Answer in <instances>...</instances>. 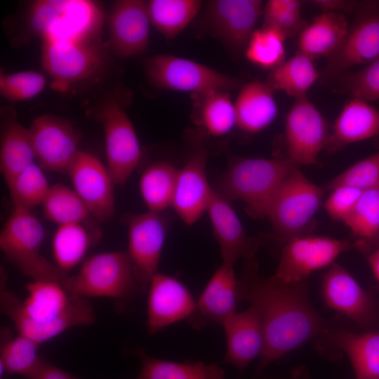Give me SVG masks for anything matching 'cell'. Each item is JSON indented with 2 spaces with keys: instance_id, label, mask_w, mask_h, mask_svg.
I'll use <instances>...</instances> for the list:
<instances>
[{
  "instance_id": "2e32d148",
  "label": "cell",
  "mask_w": 379,
  "mask_h": 379,
  "mask_svg": "<svg viewBox=\"0 0 379 379\" xmlns=\"http://www.w3.org/2000/svg\"><path fill=\"white\" fill-rule=\"evenodd\" d=\"M161 213L148 211L128 219V251L140 288L147 291L158 267L167 234Z\"/></svg>"
},
{
  "instance_id": "277c9868",
  "label": "cell",
  "mask_w": 379,
  "mask_h": 379,
  "mask_svg": "<svg viewBox=\"0 0 379 379\" xmlns=\"http://www.w3.org/2000/svg\"><path fill=\"white\" fill-rule=\"evenodd\" d=\"M27 31L45 40L100 41L105 15L88 0H37L27 13Z\"/></svg>"
},
{
  "instance_id": "ffe728a7",
  "label": "cell",
  "mask_w": 379,
  "mask_h": 379,
  "mask_svg": "<svg viewBox=\"0 0 379 379\" xmlns=\"http://www.w3.org/2000/svg\"><path fill=\"white\" fill-rule=\"evenodd\" d=\"M259 0H214L207 7L209 25L215 34L234 51L244 50L262 15Z\"/></svg>"
},
{
  "instance_id": "7c38bea8",
  "label": "cell",
  "mask_w": 379,
  "mask_h": 379,
  "mask_svg": "<svg viewBox=\"0 0 379 379\" xmlns=\"http://www.w3.org/2000/svg\"><path fill=\"white\" fill-rule=\"evenodd\" d=\"M99 120L103 129L106 166L115 185H124L142 158L136 131L123 106L115 100L104 105Z\"/></svg>"
},
{
  "instance_id": "836d02e7",
  "label": "cell",
  "mask_w": 379,
  "mask_h": 379,
  "mask_svg": "<svg viewBox=\"0 0 379 379\" xmlns=\"http://www.w3.org/2000/svg\"><path fill=\"white\" fill-rule=\"evenodd\" d=\"M137 354L141 369L135 379H226L224 370L218 364L171 361L152 357L143 350Z\"/></svg>"
},
{
  "instance_id": "9a60e30c",
  "label": "cell",
  "mask_w": 379,
  "mask_h": 379,
  "mask_svg": "<svg viewBox=\"0 0 379 379\" xmlns=\"http://www.w3.org/2000/svg\"><path fill=\"white\" fill-rule=\"evenodd\" d=\"M352 244L321 236L303 235L286 241L273 276L286 282L308 279L314 272L330 267Z\"/></svg>"
},
{
  "instance_id": "e575fe53",
  "label": "cell",
  "mask_w": 379,
  "mask_h": 379,
  "mask_svg": "<svg viewBox=\"0 0 379 379\" xmlns=\"http://www.w3.org/2000/svg\"><path fill=\"white\" fill-rule=\"evenodd\" d=\"M201 4L199 0L148 1L151 25L166 39H171L183 31L197 16Z\"/></svg>"
},
{
  "instance_id": "ac0fdd59",
  "label": "cell",
  "mask_w": 379,
  "mask_h": 379,
  "mask_svg": "<svg viewBox=\"0 0 379 379\" xmlns=\"http://www.w3.org/2000/svg\"><path fill=\"white\" fill-rule=\"evenodd\" d=\"M107 22L109 46L116 55L130 58L146 51L149 41L151 25L147 1H116Z\"/></svg>"
},
{
  "instance_id": "7bdbcfd3",
  "label": "cell",
  "mask_w": 379,
  "mask_h": 379,
  "mask_svg": "<svg viewBox=\"0 0 379 379\" xmlns=\"http://www.w3.org/2000/svg\"><path fill=\"white\" fill-rule=\"evenodd\" d=\"M46 85V77L37 71L0 73V94L10 102L30 100L43 91Z\"/></svg>"
},
{
  "instance_id": "74e56055",
  "label": "cell",
  "mask_w": 379,
  "mask_h": 379,
  "mask_svg": "<svg viewBox=\"0 0 379 379\" xmlns=\"http://www.w3.org/2000/svg\"><path fill=\"white\" fill-rule=\"evenodd\" d=\"M200 96V123L208 134L222 136L237 126L234 104L228 91H215Z\"/></svg>"
},
{
  "instance_id": "7dc6e473",
  "label": "cell",
  "mask_w": 379,
  "mask_h": 379,
  "mask_svg": "<svg viewBox=\"0 0 379 379\" xmlns=\"http://www.w3.org/2000/svg\"><path fill=\"white\" fill-rule=\"evenodd\" d=\"M314 5L322 11L348 12L354 13L359 2L342 0H317L312 1Z\"/></svg>"
},
{
  "instance_id": "4316f807",
  "label": "cell",
  "mask_w": 379,
  "mask_h": 379,
  "mask_svg": "<svg viewBox=\"0 0 379 379\" xmlns=\"http://www.w3.org/2000/svg\"><path fill=\"white\" fill-rule=\"evenodd\" d=\"M324 335L348 357L357 379H379V330L355 333L330 326Z\"/></svg>"
},
{
  "instance_id": "681fc988",
  "label": "cell",
  "mask_w": 379,
  "mask_h": 379,
  "mask_svg": "<svg viewBox=\"0 0 379 379\" xmlns=\"http://www.w3.org/2000/svg\"><path fill=\"white\" fill-rule=\"evenodd\" d=\"M251 379H310L308 375V372L307 369L304 367H300L296 368L294 371L292 372L291 375L286 378H272V377H266L261 375H258L254 376Z\"/></svg>"
},
{
  "instance_id": "4dcf8cb0",
  "label": "cell",
  "mask_w": 379,
  "mask_h": 379,
  "mask_svg": "<svg viewBox=\"0 0 379 379\" xmlns=\"http://www.w3.org/2000/svg\"><path fill=\"white\" fill-rule=\"evenodd\" d=\"M320 79L314 60L297 51L272 70L265 81L274 92L281 91L294 98L307 95L308 90Z\"/></svg>"
},
{
  "instance_id": "e0dca14e",
  "label": "cell",
  "mask_w": 379,
  "mask_h": 379,
  "mask_svg": "<svg viewBox=\"0 0 379 379\" xmlns=\"http://www.w3.org/2000/svg\"><path fill=\"white\" fill-rule=\"evenodd\" d=\"M72 188L91 215L100 221L111 218L115 210L113 178L94 154L81 150L67 172Z\"/></svg>"
},
{
  "instance_id": "d590c367",
  "label": "cell",
  "mask_w": 379,
  "mask_h": 379,
  "mask_svg": "<svg viewBox=\"0 0 379 379\" xmlns=\"http://www.w3.org/2000/svg\"><path fill=\"white\" fill-rule=\"evenodd\" d=\"M1 332L0 363L8 373L20 374L27 379L43 359L39 354V345L18 333L13 335L7 330Z\"/></svg>"
},
{
  "instance_id": "f1b7e54d",
  "label": "cell",
  "mask_w": 379,
  "mask_h": 379,
  "mask_svg": "<svg viewBox=\"0 0 379 379\" xmlns=\"http://www.w3.org/2000/svg\"><path fill=\"white\" fill-rule=\"evenodd\" d=\"M14 115L7 114L1 131L0 171L6 183L36 160L28 128Z\"/></svg>"
},
{
  "instance_id": "603a6c76",
  "label": "cell",
  "mask_w": 379,
  "mask_h": 379,
  "mask_svg": "<svg viewBox=\"0 0 379 379\" xmlns=\"http://www.w3.org/2000/svg\"><path fill=\"white\" fill-rule=\"evenodd\" d=\"M233 267V264L222 262L209 279L188 319L194 328L215 324L221 325L237 312L239 284Z\"/></svg>"
},
{
  "instance_id": "8fae6325",
  "label": "cell",
  "mask_w": 379,
  "mask_h": 379,
  "mask_svg": "<svg viewBox=\"0 0 379 379\" xmlns=\"http://www.w3.org/2000/svg\"><path fill=\"white\" fill-rule=\"evenodd\" d=\"M105 46L100 41H42L41 60L46 72L60 87L92 77L106 62Z\"/></svg>"
},
{
  "instance_id": "484cf974",
  "label": "cell",
  "mask_w": 379,
  "mask_h": 379,
  "mask_svg": "<svg viewBox=\"0 0 379 379\" xmlns=\"http://www.w3.org/2000/svg\"><path fill=\"white\" fill-rule=\"evenodd\" d=\"M234 104L237 126L246 133L264 130L277 115L274 91L266 82L258 80L242 86Z\"/></svg>"
},
{
  "instance_id": "f6af8a7d",
  "label": "cell",
  "mask_w": 379,
  "mask_h": 379,
  "mask_svg": "<svg viewBox=\"0 0 379 379\" xmlns=\"http://www.w3.org/2000/svg\"><path fill=\"white\" fill-rule=\"evenodd\" d=\"M362 191L341 185L331 190L324 203L328 215L334 220L345 222L353 211Z\"/></svg>"
},
{
  "instance_id": "6da1fadb",
  "label": "cell",
  "mask_w": 379,
  "mask_h": 379,
  "mask_svg": "<svg viewBox=\"0 0 379 379\" xmlns=\"http://www.w3.org/2000/svg\"><path fill=\"white\" fill-rule=\"evenodd\" d=\"M238 284L239 300L256 310L264 332L255 375L309 340L324 335L331 326L311 303L308 279L286 282L274 276L265 278L251 265Z\"/></svg>"
},
{
  "instance_id": "f546056e",
  "label": "cell",
  "mask_w": 379,
  "mask_h": 379,
  "mask_svg": "<svg viewBox=\"0 0 379 379\" xmlns=\"http://www.w3.org/2000/svg\"><path fill=\"white\" fill-rule=\"evenodd\" d=\"M84 222L58 225L53 234L51 247L55 265L65 274L82 260L99 239L98 231L91 232Z\"/></svg>"
},
{
  "instance_id": "7a4b0ae2",
  "label": "cell",
  "mask_w": 379,
  "mask_h": 379,
  "mask_svg": "<svg viewBox=\"0 0 379 379\" xmlns=\"http://www.w3.org/2000/svg\"><path fill=\"white\" fill-rule=\"evenodd\" d=\"M27 296L21 301L3 288L1 307L13 321L17 333L41 345L77 326L92 325L95 314L88 298L69 292L60 282L32 281Z\"/></svg>"
},
{
  "instance_id": "9c48e42d",
  "label": "cell",
  "mask_w": 379,
  "mask_h": 379,
  "mask_svg": "<svg viewBox=\"0 0 379 379\" xmlns=\"http://www.w3.org/2000/svg\"><path fill=\"white\" fill-rule=\"evenodd\" d=\"M145 72L156 87L199 95L215 91L229 92L239 86V81L232 77L190 59L168 54L148 58Z\"/></svg>"
},
{
  "instance_id": "ee69618b",
  "label": "cell",
  "mask_w": 379,
  "mask_h": 379,
  "mask_svg": "<svg viewBox=\"0 0 379 379\" xmlns=\"http://www.w3.org/2000/svg\"><path fill=\"white\" fill-rule=\"evenodd\" d=\"M341 185L362 192L379 187V151L354 163L322 187L326 191Z\"/></svg>"
},
{
  "instance_id": "c3c4849f",
  "label": "cell",
  "mask_w": 379,
  "mask_h": 379,
  "mask_svg": "<svg viewBox=\"0 0 379 379\" xmlns=\"http://www.w3.org/2000/svg\"><path fill=\"white\" fill-rule=\"evenodd\" d=\"M366 258L374 277L379 282V246L367 253Z\"/></svg>"
},
{
  "instance_id": "f35d334b",
  "label": "cell",
  "mask_w": 379,
  "mask_h": 379,
  "mask_svg": "<svg viewBox=\"0 0 379 379\" xmlns=\"http://www.w3.org/2000/svg\"><path fill=\"white\" fill-rule=\"evenodd\" d=\"M286 39L278 30L262 25L251 36L245 56L250 62L272 71L286 60Z\"/></svg>"
},
{
  "instance_id": "1f68e13d",
  "label": "cell",
  "mask_w": 379,
  "mask_h": 379,
  "mask_svg": "<svg viewBox=\"0 0 379 379\" xmlns=\"http://www.w3.org/2000/svg\"><path fill=\"white\" fill-rule=\"evenodd\" d=\"M179 169L167 161H157L142 172L139 191L148 211L161 213L172 206Z\"/></svg>"
},
{
  "instance_id": "cb8c5ba5",
  "label": "cell",
  "mask_w": 379,
  "mask_h": 379,
  "mask_svg": "<svg viewBox=\"0 0 379 379\" xmlns=\"http://www.w3.org/2000/svg\"><path fill=\"white\" fill-rule=\"evenodd\" d=\"M221 326L227 344L224 362L242 372L255 358H260L264 350L265 337L260 317L256 310L250 306L230 316Z\"/></svg>"
},
{
  "instance_id": "ba28073f",
  "label": "cell",
  "mask_w": 379,
  "mask_h": 379,
  "mask_svg": "<svg viewBox=\"0 0 379 379\" xmlns=\"http://www.w3.org/2000/svg\"><path fill=\"white\" fill-rule=\"evenodd\" d=\"M354 19L338 48L320 72L324 83L335 81L353 67L379 57V1L359 2Z\"/></svg>"
},
{
  "instance_id": "8992f818",
  "label": "cell",
  "mask_w": 379,
  "mask_h": 379,
  "mask_svg": "<svg viewBox=\"0 0 379 379\" xmlns=\"http://www.w3.org/2000/svg\"><path fill=\"white\" fill-rule=\"evenodd\" d=\"M323 187L310 181L295 168L272 199L266 216L275 237L285 243L291 239L307 235L314 227V217L321 205Z\"/></svg>"
},
{
  "instance_id": "4fadbf2b",
  "label": "cell",
  "mask_w": 379,
  "mask_h": 379,
  "mask_svg": "<svg viewBox=\"0 0 379 379\" xmlns=\"http://www.w3.org/2000/svg\"><path fill=\"white\" fill-rule=\"evenodd\" d=\"M330 133L327 121L307 95L294 98L285 120L287 158L298 166L318 164Z\"/></svg>"
},
{
  "instance_id": "5bb4252c",
  "label": "cell",
  "mask_w": 379,
  "mask_h": 379,
  "mask_svg": "<svg viewBox=\"0 0 379 379\" xmlns=\"http://www.w3.org/2000/svg\"><path fill=\"white\" fill-rule=\"evenodd\" d=\"M37 164L50 172H67L81 151V134L67 119L53 114L36 117L28 127Z\"/></svg>"
},
{
  "instance_id": "5b68a950",
  "label": "cell",
  "mask_w": 379,
  "mask_h": 379,
  "mask_svg": "<svg viewBox=\"0 0 379 379\" xmlns=\"http://www.w3.org/2000/svg\"><path fill=\"white\" fill-rule=\"evenodd\" d=\"M45 231L32 210L14 206L0 232V248L6 258L32 281L64 284L69 275L41 253Z\"/></svg>"
},
{
  "instance_id": "d6a6232c",
  "label": "cell",
  "mask_w": 379,
  "mask_h": 379,
  "mask_svg": "<svg viewBox=\"0 0 379 379\" xmlns=\"http://www.w3.org/2000/svg\"><path fill=\"white\" fill-rule=\"evenodd\" d=\"M344 223L356 239V246L366 255L379 246V187L362 192Z\"/></svg>"
},
{
  "instance_id": "8d00e7d4",
  "label": "cell",
  "mask_w": 379,
  "mask_h": 379,
  "mask_svg": "<svg viewBox=\"0 0 379 379\" xmlns=\"http://www.w3.org/2000/svg\"><path fill=\"white\" fill-rule=\"evenodd\" d=\"M41 206L45 218L58 225L84 222L91 215L74 190L62 183L51 185Z\"/></svg>"
},
{
  "instance_id": "7402d4cb",
  "label": "cell",
  "mask_w": 379,
  "mask_h": 379,
  "mask_svg": "<svg viewBox=\"0 0 379 379\" xmlns=\"http://www.w3.org/2000/svg\"><path fill=\"white\" fill-rule=\"evenodd\" d=\"M206 213L222 262L234 265L241 258L253 260L259 244L246 233L230 201L214 190Z\"/></svg>"
},
{
  "instance_id": "83f0119b",
  "label": "cell",
  "mask_w": 379,
  "mask_h": 379,
  "mask_svg": "<svg viewBox=\"0 0 379 379\" xmlns=\"http://www.w3.org/2000/svg\"><path fill=\"white\" fill-rule=\"evenodd\" d=\"M349 26L343 13L322 11L298 35V51L312 60L327 58L338 48Z\"/></svg>"
},
{
  "instance_id": "60d3db41",
  "label": "cell",
  "mask_w": 379,
  "mask_h": 379,
  "mask_svg": "<svg viewBox=\"0 0 379 379\" xmlns=\"http://www.w3.org/2000/svg\"><path fill=\"white\" fill-rule=\"evenodd\" d=\"M302 1L270 0L263 6L262 26L274 28L286 38L298 36L307 22L301 16Z\"/></svg>"
},
{
  "instance_id": "d6986e66",
  "label": "cell",
  "mask_w": 379,
  "mask_h": 379,
  "mask_svg": "<svg viewBox=\"0 0 379 379\" xmlns=\"http://www.w3.org/2000/svg\"><path fill=\"white\" fill-rule=\"evenodd\" d=\"M147 297V326L152 334L187 319L196 302L187 288L177 279L157 272L151 279Z\"/></svg>"
},
{
  "instance_id": "3957f363",
  "label": "cell",
  "mask_w": 379,
  "mask_h": 379,
  "mask_svg": "<svg viewBox=\"0 0 379 379\" xmlns=\"http://www.w3.org/2000/svg\"><path fill=\"white\" fill-rule=\"evenodd\" d=\"M298 166L288 158H237L222 175L217 191L230 201H242L251 217L263 218L282 183Z\"/></svg>"
},
{
  "instance_id": "30bf717a",
  "label": "cell",
  "mask_w": 379,
  "mask_h": 379,
  "mask_svg": "<svg viewBox=\"0 0 379 379\" xmlns=\"http://www.w3.org/2000/svg\"><path fill=\"white\" fill-rule=\"evenodd\" d=\"M325 304L363 331L379 330V294L364 288L342 266L333 263L321 284Z\"/></svg>"
},
{
  "instance_id": "44dd1931",
  "label": "cell",
  "mask_w": 379,
  "mask_h": 379,
  "mask_svg": "<svg viewBox=\"0 0 379 379\" xmlns=\"http://www.w3.org/2000/svg\"><path fill=\"white\" fill-rule=\"evenodd\" d=\"M213 191L206 175V154L198 150L178 171L172 207L186 225H192L207 211Z\"/></svg>"
},
{
  "instance_id": "b9f144b4",
  "label": "cell",
  "mask_w": 379,
  "mask_h": 379,
  "mask_svg": "<svg viewBox=\"0 0 379 379\" xmlns=\"http://www.w3.org/2000/svg\"><path fill=\"white\" fill-rule=\"evenodd\" d=\"M339 81L343 93L366 102L379 100V57L356 72H348Z\"/></svg>"
},
{
  "instance_id": "bcb514c9",
  "label": "cell",
  "mask_w": 379,
  "mask_h": 379,
  "mask_svg": "<svg viewBox=\"0 0 379 379\" xmlns=\"http://www.w3.org/2000/svg\"><path fill=\"white\" fill-rule=\"evenodd\" d=\"M27 379H77L76 377L60 369L42 359L39 366Z\"/></svg>"
},
{
  "instance_id": "52a82bcc",
  "label": "cell",
  "mask_w": 379,
  "mask_h": 379,
  "mask_svg": "<svg viewBox=\"0 0 379 379\" xmlns=\"http://www.w3.org/2000/svg\"><path fill=\"white\" fill-rule=\"evenodd\" d=\"M63 285L69 292L86 298H126L140 288L129 256L124 251L91 255L76 274L67 276Z\"/></svg>"
},
{
  "instance_id": "ab89813d",
  "label": "cell",
  "mask_w": 379,
  "mask_h": 379,
  "mask_svg": "<svg viewBox=\"0 0 379 379\" xmlns=\"http://www.w3.org/2000/svg\"><path fill=\"white\" fill-rule=\"evenodd\" d=\"M14 206L32 210L41 205L51 185L44 169L34 163L6 183Z\"/></svg>"
},
{
  "instance_id": "d4e9b609",
  "label": "cell",
  "mask_w": 379,
  "mask_h": 379,
  "mask_svg": "<svg viewBox=\"0 0 379 379\" xmlns=\"http://www.w3.org/2000/svg\"><path fill=\"white\" fill-rule=\"evenodd\" d=\"M376 137H379V110L368 102L350 98L334 121L326 149L336 152Z\"/></svg>"
}]
</instances>
